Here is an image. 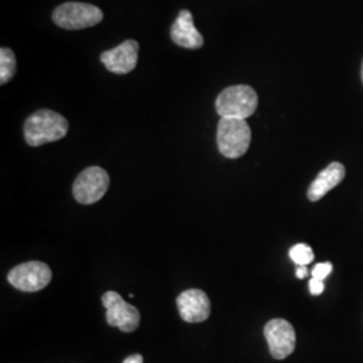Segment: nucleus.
Wrapping results in <instances>:
<instances>
[{
	"mask_svg": "<svg viewBox=\"0 0 363 363\" xmlns=\"http://www.w3.org/2000/svg\"><path fill=\"white\" fill-rule=\"evenodd\" d=\"M346 177V169L342 163L334 162L327 166L323 171L318 174L315 181L312 182L308 189V199L312 202L320 201L330 190L337 187L340 182Z\"/></svg>",
	"mask_w": 363,
	"mask_h": 363,
	"instance_id": "12",
	"label": "nucleus"
},
{
	"mask_svg": "<svg viewBox=\"0 0 363 363\" xmlns=\"http://www.w3.org/2000/svg\"><path fill=\"white\" fill-rule=\"evenodd\" d=\"M69 130L65 117L49 109H42L27 117L25 139L31 147L52 143L64 139Z\"/></svg>",
	"mask_w": 363,
	"mask_h": 363,
	"instance_id": "1",
	"label": "nucleus"
},
{
	"mask_svg": "<svg viewBox=\"0 0 363 363\" xmlns=\"http://www.w3.org/2000/svg\"><path fill=\"white\" fill-rule=\"evenodd\" d=\"M138 55L139 43L133 39H128L115 49L103 52L100 60L106 70L115 74H128L138 65Z\"/></svg>",
	"mask_w": 363,
	"mask_h": 363,
	"instance_id": "9",
	"label": "nucleus"
},
{
	"mask_svg": "<svg viewBox=\"0 0 363 363\" xmlns=\"http://www.w3.org/2000/svg\"><path fill=\"white\" fill-rule=\"evenodd\" d=\"M259 105L257 93L247 85H234L220 91L216 109L220 117L242 118L252 116Z\"/></svg>",
	"mask_w": 363,
	"mask_h": 363,
	"instance_id": "2",
	"label": "nucleus"
},
{
	"mask_svg": "<svg viewBox=\"0 0 363 363\" xmlns=\"http://www.w3.org/2000/svg\"><path fill=\"white\" fill-rule=\"evenodd\" d=\"M289 257L298 267H300V265L307 267L308 264H311L313 261L315 256H313L311 247H308L307 244H298V245L291 247Z\"/></svg>",
	"mask_w": 363,
	"mask_h": 363,
	"instance_id": "14",
	"label": "nucleus"
},
{
	"mask_svg": "<svg viewBox=\"0 0 363 363\" xmlns=\"http://www.w3.org/2000/svg\"><path fill=\"white\" fill-rule=\"evenodd\" d=\"M310 291H311L313 296L322 295L323 291H325V283L322 280H318V279L312 277L311 280H310Z\"/></svg>",
	"mask_w": 363,
	"mask_h": 363,
	"instance_id": "16",
	"label": "nucleus"
},
{
	"mask_svg": "<svg viewBox=\"0 0 363 363\" xmlns=\"http://www.w3.org/2000/svg\"><path fill=\"white\" fill-rule=\"evenodd\" d=\"M252 140V130L242 118L220 117L217 130V144L220 154L229 159H237L247 154Z\"/></svg>",
	"mask_w": 363,
	"mask_h": 363,
	"instance_id": "3",
	"label": "nucleus"
},
{
	"mask_svg": "<svg viewBox=\"0 0 363 363\" xmlns=\"http://www.w3.org/2000/svg\"><path fill=\"white\" fill-rule=\"evenodd\" d=\"M181 318L187 323H201L210 316L211 304L208 295L201 289H187L177 298Z\"/></svg>",
	"mask_w": 363,
	"mask_h": 363,
	"instance_id": "10",
	"label": "nucleus"
},
{
	"mask_svg": "<svg viewBox=\"0 0 363 363\" xmlns=\"http://www.w3.org/2000/svg\"><path fill=\"white\" fill-rule=\"evenodd\" d=\"M16 72V58L11 49L1 48L0 50V84L4 85L13 77Z\"/></svg>",
	"mask_w": 363,
	"mask_h": 363,
	"instance_id": "13",
	"label": "nucleus"
},
{
	"mask_svg": "<svg viewBox=\"0 0 363 363\" xmlns=\"http://www.w3.org/2000/svg\"><path fill=\"white\" fill-rule=\"evenodd\" d=\"M308 276V269H307V267H304V265H300L298 267V269H296V277L298 279H306Z\"/></svg>",
	"mask_w": 363,
	"mask_h": 363,
	"instance_id": "18",
	"label": "nucleus"
},
{
	"mask_svg": "<svg viewBox=\"0 0 363 363\" xmlns=\"http://www.w3.org/2000/svg\"><path fill=\"white\" fill-rule=\"evenodd\" d=\"M143 357L140 355V354H133V355H130L128 358H125L124 359V362L123 363H143Z\"/></svg>",
	"mask_w": 363,
	"mask_h": 363,
	"instance_id": "17",
	"label": "nucleus"
},
{
	"mask_svg": "<svg viewBox=\"0 0 363 363\" xmlns=\"http://www.w3.org/2000/svg\"><path fill=\"white\" fill-rule=\"evenodd\" d=\"M264 335L274 359H286L296 347V333L284 319H272L264 327Z\"/></svg>",
	"mask_w": 363,
	"mask_h": 363,
	"instance_id": "8",
	"label": "nucleus"
},
{
	"mask_svg": "<svg viewBox=\"0 0 363 363\" xmlns=\"http://www.w3.org/2000/svg\"><path fill=\"white\" fill-rule=\"evenodd\" d=\"M103 18L104 13L99 7L78 1L64 3L52 13V22L65 30H82L96 26Z\"/></svg>",
	"mask_w": 363,
	"mask_h": 363,
	"instance_id": "4",
	"label": "nucleus"
},
{
	"mask_svg": "<svg viewBox=\"0 0 363 363\" xmlns=\"http://www.w3.org/2000/svg\"><path fill=\"white\" fill-rule=\"evenodd\" d=\"M109 175L104 169L93 166L84 169L73 183V195L81 205H91L104 196L109 187Z\"/></svg>",
	"mask_w": 363,
	"mask_h": 363,
	"instance_id": "5",
	"label": "nucleus"
},
{
	"mask_svg": "<svg viewBox=\"0 0 363 363\" xmlns=\"http://www.w3.org/2000/svg\"><path fill=\"white\" fill-rule=\"evenodd\" d=\"M106 310V322L111 327H117L123 333H133L140 325V312L127 303L115 291L105 292L101 298Z\"/></svg>",
	"mask_w": 363,
	"mask_h": 363,
	"instance_id": "6",
	"label": "nucleus"
},
{
	"mask_svg": "<svg viewBox=\"0 0 363 363\" xmlns=\"http://www.w3.org/2000/svg\"><path fill=\"white\" fill-rule=\"evenodd\" d=\"M362 81H363V65H362Z\"/></svg>",
	"mask_w": 363,
	"mask_h": 363,
	"instance_id": "19",
	"label": "nucleus"
},
{
	"mask_svg": "<svg viewBox=\"0 0 363 363\" xmlns=\"http://www.w3.org/2000/svg\"><path fill=\"white\" fill-rule=\"evenodd\" d=\"M169 34L172 42L184 49H199L203 46V37L194 26L193 13L189 10H182Z\"/></svg>",
	"mask_w": 363,
	"mask_h": 363,
	"instance_id": "11",
	"label": "nucleus"
},
{
	"mask_svg": "<svg viewBox=\"0 0 363 363\" xmlns=\"http://www.w3.org/2000/svg\"><path fill=\"white\" fill-rule=\"evenodd\" d=\"M333 272V264L331 262H320L313 267L312 269V277L318 280H325V277Z\"/></svg>",
	"mask_w": 363,
	"mask_h": 363,
	"instance_id": "15",
	"label": "nucleus"
},
{
	"mask_svg": "<svg viewBox=\"0 0 363 363\" xmlns=\"http://www.w3.org/2000/svg\"><path fill=\"white\" fill-rule=\"evenodd\" d=\"M52 281V269L40 261L21 264L9 273V283L23 292H38Z\"/></svg>",
	"mask_w": 363,
	"mask_h": 363,
	"instance_id": "7",
	"label": "nucleus"
}]
</instances>
